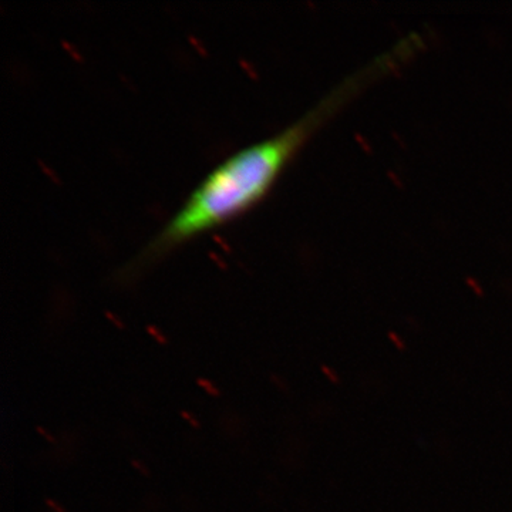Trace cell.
<instances>
[{
  "label": "cell",
  "instance_id": "obj_1",
  "mask_svg": "<svg viewBox=\"0 0 512 512\" xmlns=\"http://www.w3.org/2000/svg\"><path fill=\"white\" fill-rule=\"evenodd\" d=\"M352 84L333 90L291 126L232 154L218 164L160 231L123 266L124 279L137 276L191 239L235 220L259 204L306 141L342 106Z\"/></svg>",
  "mask_w": 512,
  "mask_h": 512
},
{
  "label": "cell",
  "instance_id": "obj_2",
  "mask_svg": "<svg viewBox=\"0 0 512 512\" xmlns=\"http://www.w3.org/2000/svg\"><path fill=\"white\" fill-rule=\"evenodd\" d=\"M197 386L200 387V389L204 390V392L207 393L208 396H211V397H220L221 396L220 387H218L217 384L212 382V380L207 379V377H198Z\"/></svg>",
  "mask_w": 512,
  "mask_h": 512
},
{
  "label": "cell",
  "instance_id": "obj_3",
  "mask_svg": "<svg viewBox=\"0 0 512 512\" xmlns=\"http://www.w3.org/2000/svg\"><path fill=\"white\" fill-rule=\"evenodd\" d=\"M131 467L134 468V470L137 471V473H140L143 477H150L151 471L150 468H148L146 463H143V461L138 460V458H134V460H131Z\"/></svg>",
  "mask_w": 512,
  "mask_h": 512
},
{
  "label": "cell",
  "instance_id": "obj_4",
  "mask_svg": "<svg viewBox=\"0 0 512 512\" xmlns=\"http://www.w3.org/2000/svg\"><path fill=\"white\" fill-rule=\"evenodd\" d=\"M181 419L187 421L188 424L192 427V429L198 430L201 427V421L194 416V414L187 412V410H181L180 412Z\"/></svg>",
  "mask_w": 512,
  "mask_h": 512
},
{
  "label": "cell",
  "instance_id": "obj_5",
  "mask_svg": "<svg viewBox=\"0 0 512 512\" xmlns=\"http://www.w3.org/2000/svg\"><path fill=\"white\" fill-rule=\"evenodd\" d=\"M147 332L150 333V335H153L154 338H156L157 342L160 343V345H168V339L165 338L163 333L160 332L157 328H154V326H150V328H147Z\"/></svg>",
  "mask_w": 512,
  "mask_h": 512
},
{
  "label": "cell",
  "instance_id": "obj_6",
  "mask_svg": "<svg viewBox=\"0 0 512 512\" xmlns=\"http://www.w3.org/2000/svg\"><path fill=\"white\" fill-rule=\"evenodd\" d=\"M37 433H39V436H42L43 439L47 441V443L53 444L55 443L56 439L55 436H53L52 433H50L49 430L45 429V427L37 426L36 427Z\"/></svg>",
  "mask_w": 512,
  "mask_h": 512
},
{
  "label": "cell",
  "instance_id": "obj_7",
  "mask_svg": "<svg viewBox=\"0 0 512 512\" xmlns=\"http://www.w3.org/2000/svg\"><path fill=\"white\" fill-rule=\"evenodd\" d=\"M45 503L53 512H67L66 508L62 504L57 503L56 500H53V498H46Z\"/></svg>",
  "mask_w": 512,
  "mask_h": 512
},
{
  "label": "cell",
  "instance_id": "obj_8",
  "mask_svg": "<svg viewBox=\"0 0 512 512\" xmlns=\"http://www.w3.org/2000/svg\"><path fill=\"white\" fill-rule=\"evenodd\" d=\"M110 318L113 320V323L117 326V328H123V323H121L119 319L114 318V316H110Z\"/></svg>",
  "mask_w": 512,
  "mask_h": 512
}]
</instances>
